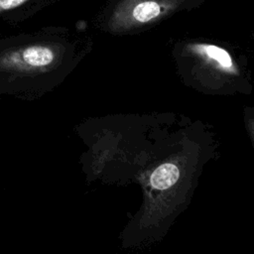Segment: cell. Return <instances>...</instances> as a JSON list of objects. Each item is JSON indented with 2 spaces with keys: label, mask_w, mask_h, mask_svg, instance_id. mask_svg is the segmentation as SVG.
Here are the masks:
<instances>
[{
  "label": "cell",
  "mask_w": 254,
  "mask_h": 254,
  "mask_svg": "<svg viewBox=\"0 0 254 254\" xmlns=\"http://www.w3.org/2000/svg\"><path fill=\"white\" fill-rule=\"evenodd\" d=\"M63 49L54 43H34L4 52L0 56V67L11 72L38 75L56 67L62 60Z\"/></svg>",
  "instance_id": "1"
},
{
  "label": "cell",
  "mask_w": 254,
  "mask_h": 254,
  "mask_svg": "<svg viewBox=\"0 0 254 254\" xmlns=\"http://www.w3.org/2000/svg\"><path fill=\"white\" fill-rule=\"evenodd\" d=\"M181 0H122L110 18L112 29H126L157 21L173 12Z\"/></svg>",
  "instance_id": "2"
},
{
  "label": "cell",
  "mask_w": 254,
  "mask_h": 254,
  "mask_svg": "<svg viewBox=\"0 0 254 254\" xmlns=\"http://www.w3.org/2000/svg\"><path fill=\"white\" fill-rule=\"evenodd\" d=\"M180 178V170L171 163L159 166L151 175V185L157 190H167L174 186Z\"/></svg>",
  "instance_id": "3"
},
{
  "label": "cell",
  "mask_w": 254,
  "mask_h": 254,
  "mask_svg": "<svg viewBox=\"0 0 254 254\" xmlns=\"http://www.w3.org/2000/svg\"><path fill=\"white\" fill-rule=\"evenodd\" d=\"M197 48L198 50L202 51L209 59L218 63L221 66L223 67L232 66V60L229 54L225 50L213 45H201V46H198Z\"/></svg>",
  "instance_id": "4"
},
{
  "label": "cell",
  "mask_w": 254,
  "mask_h": 254,
  "mask_svg": "<svg viewBox=\"0 0 254 254\" xmlns=\"http://www.w3.org/2000/svg\"><path fill=\"white\" fill-rule=\"evenodd\" d=\"M30 0H0V14L18 8Z\"/></svg>",
  "instance_id": "5"
}]
</instances>
